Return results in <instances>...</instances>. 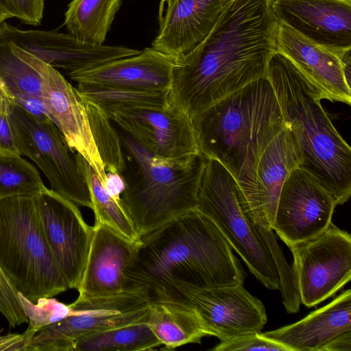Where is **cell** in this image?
<instances>
[{
	"label": "cell",
	"mask_w": 351,
	"mask_h": 351,
	"mask_svg": "<svg viewBox=\"0 0 351 351\" xmlns=\"http://www.w3.org/2000/svg\"><path fill=\"white\" fill-rule=\"evenodd\" d=\"M196 210L215 223L265 287L279 290L275 261L246 212L245 197L231 173L213 158H207L199 185Z\"/></svg>",
	"instance_id": "cell-7"
},
{
	"label": "cell",
	"mask_w": 351,
	"mask_h": 351,
	"mask_svg": "<svg viewBox=\"0 0 351 351\" xmlns=\"http://www.w3.org/2000/svg\"><path fill=\"white\" fill-rule=\"evenodd\" d=\"M199 152L223 165L244 193L257 160L286 125L267 77L255 80L191 119Z\"/></svg>",
	"instance_id": "cell-4"
},
{
	"label": "cell",
	"mask_w": 351,
	"mask_h": 351,
	"mask_svg": "<svg viewBox=\"0 0 351 351\" xmlns=\"http://www.w3.org/2000/svg\"><path fill=\"white\" fill-rule=\"evenodd\" d=\"M160 346L147 322H141L82 336L72 351H143Z\"/></svg>",
	"instance_id": "cell-27"
},
{
	"label": "cell",
	"mask_w": 351,
	"mask_h": 351,
	"mask_svg": "<svg viewBox=\"0 0 351 351\" xmlns=\"http://www.w3.org/2000/svg\"><path fill=\"white\" fill-rule=\"evenodd\" d=\"M0 152H9L19 154L10 114L1 112Z\"/></svg>",
	"instance_id": "cell-37"
},
{
	"label": "cell",
	"mask_w": 351,
	"mask_h": 351,
	"mask_svg": "<svg viewBox=\"0 0 351 351\" xmlns=\"http://www.w3.org/2000/svg\"><path fill=\"white\" fill-rule=\"evenodd\" d=\"M272 9L278 22L340 58L351 49V0H272Z\"/></svg>",
	"instance_id": "cell-16"
},
{
	"label": "cell",
	"mask_w": 351,
	"mask_h": 351,
	"mask_svg": "<svg viewBox=\"0 0 351 351\" xmlns=\"http://www.w3.org/2000/svg\"><path fill=\"white\" fill-rule=\"evenodd\" d=\"M152 298L143 289H126L112 296L75 300L69 314L38 332L26 351H72L79 337L136 322H147Z\"/></svg>",
	"instance_id": "cell-8"
},
{
	"label": "cell",
	"mask_w": 351,
	"mask_h": 351,
	"mask_svg": "<svg viewBox=\"0 0 351 351\" xmlns=\"http://www.w3.org/2000/svg\"><path fill=\"white\" fill-rule=\"evenodd\" d=\"M121 0H72L65 12L69 34L92 44L104 45Z\"/></svg>",
	"instance_id": "cell-25"
},
{
	"label": "cell",
	"mask_w": 351,
	"mask_h": 351,
	"mask_svg": "<svg viewBox=\"0 0 351 351\" xmlns=\"http://www.w3.org/2000/svg\"><path fill=\"white\" fill-rule=\"evenodd\" d=\"M174 64L172 58L147 47L137 55L68 75L77 83L169 92Z\"/></svg>",
	"instance_id": "cell-22"
},
{
	"label": "cell",
	"mask_w": 351,
	"mask_h": 351,
	"mask_svg": "<svg viewBox=\"0 0 351 351\" xmlns=\"http://www.w3.org/2000/svg\"><path fill=\"white\" fill-rule=\"evenodd\" d=\"M44 186L37 169L22 156L0 152V199L35 197Z\"/></svg>",
	"instance_id": "cell-30"
},
{
	"label": "cell",
	"mask_w": 351,
	"mask_h": 351,
	"mask_svg": "<svg viewBox=\"0 0 351 351\" xmlns=\"http://www.w3.org/2000/svg\"><path fill=\"white\" fill-rule=\"evenodd\" d=\"M147 324L165 350L200 343L203 337L209 336L191 307L171 300L152 299Z\"/></svg>",
	"instance_id": "cell-24"
},
{
	"label": "cell",
	"mask_w": 351,
	"mask_h": 351,
	"mask_svg": "<svg viewBox=\"0 0 351 351\" xmlns=\"http://www.w3.org/2000/svg\"><path fill=\"white\" fill-rule=\"evenodd\" d=\"M80 93L105 112L117 108H163L169 103V91H147L77 83Z\"/></svg>",
	"instance_id": "cell-28"
},
{
	"label": "cell",
	"mask_w": 351,
	"mask_h": 351,
	"mask_svg": "<svg viewBox=\"0 0 351 351\" xmlns=\"http://www.w3.org/2000/svg\"><path fill=\"white\" fill-rule=\"evenodd\" d=\"M120 138L125 160L121 198L141 238L196 209L206 156L199 153L186 160L164 159L130 135Z\"/></svg>",
	"instance_id": "cell-5"
},
{
	"label": "cell",
	"mask_w": 351,
	"mask_h": 351,
	"mask_svg": "<svg viewBox=\"0 0 351 351\" xmlns=\"http://www.w3.org/2000/svg\"><path fill=\"white\" fill-rule=\"evenodd\" d=\"M278 23L272 0H228L204 40L175 61L169 101L192 119L266 77Z\"/></svg>",
	"instance_id": "cell-1"
},
{
	"label": "cell",
	"mask_w": 351,
	"mask_h": 351,
	"mask_svg": "<svg viewBox=\"0 0 351 351\" xmlns=\"http://www.w3.org/2000/svg\"><path fill=\"white\" fill-rule=\"evenodd\" d=\"M291 135L298 167L309 173L337 205L351 195V148L324 110L319 90L284 53L276 51L267 71Z\"/></svg>",
	"instance_id": "cell-3"
},
{
	"label": "cell",
	"mask_w": 351,
	"mask_h": 351,
	"mask_svg": "<svg viewBox=\"0 0 351 351\" xmlns=\"http://www.w3.org/2000/svg\"><path fill=\"white\" fill-rule=\"evenodd\" d=\"M336 206L331 195L297 167L282 186L273 230L288 247L308 240L327 229Z\"/></svg>",
	"instance_id": "cell-14"
},
{
	"label": "cell",
	"mask_w": 351,
	"mask_h": 351,
	"mask_svg": "<svg viewBox=\"0 0 351 351\" xmlns=\"http://www.w3.org/2000/svg\"><path fill=\"white\" fill-rule=\"evenodd\" d=\"M41 95L51 119L70 147L81 154L105 182V167L95 143L82 94L48 64Z\"/></svg>",
	"instance_id": "cell-19"
},
{
	"label": "cell",
	"mask_w": 351,
	"mask_h": 351,
	"mask_svg": "<svg viewBox=\"0 0 351 351\" xmlns=\"http://www.w3.org/2000/svg\"><path fill=\"white\" fill-rule=\"evenodd\" d=\"M166 0H162L161 1V3H160V8L162 6L164 2Z\"/></svg>",
	"instance_id": "cell-43"
},
{
	"label": "cell",
	"mask_w": 351,
	"mask_h": 351,
	"mask_svg": "<svg viewBox=\"0 0 351 351\" xmlns=\"http://www.w3.org/2000/svg\"><path fill=\"white\" fill-rule=\"evenodd\" d=\"M276 51L302 71L320 93L322 99L350 105L351 87L345 79L340 57L278 22Z\"/></svg>",
	"instance_id": "cell-21"
},
{
	"label": "cell",
	"mask_w": 351,
	"mask_h": 351,
	"mask_svg": "<svg viewBox=\"0 0 351 351\" xmlns=\"http://www.w3.org/2000/svg\"><path fill=\"white\" fill-rule=\"evenodd\" d=\"M104 186L110 195L117 199H121V195L125 189V180L121 174L106 171Z\"/></svg>",
	"instance_id": "cell-38"
},
{
	"label": "cell",
	"mask_w": 351,
	"mask_h": 351,
	"mask_svg": "<svg viewBox=\"0 0 351 351\" xmlns=\"http://www.w3.org/2000/svg\"><path fill=\"white\" fill-rule=\"evenodd\" d=\"M106 113L156 156L178 160L200 153L191 119L169 99L163 108L121 107Z\"/></svg>",
	"instance_id": "cell-13"
},
{
	"label": "cell",
	"mask_w": 351,
	"mask_h": 351,
	"mask_svg": "<svg viewBox=\"0 0 351 351\" xmlns=\"http://www.w3.org/2000/svg\"><path fill=\"white\" fill-rule=\"evenodd\" d=\"M138 245L95 222L76 300L108 297L125 291V272Z\"/></svg>",
	"instance_id": "cell-17"
},
{
	"label": "cell",
	"mask_w": 351,
	"mask_h": 351,
	"mask_svg": "<svg viewBox=\"0 0 351 351\" xmlns=\"http://www.w3.org/2000/svg\"><path fill=\"white\" fill-rule=\"evenodd\" d=\"M45 237L69 289H78L92 240L93 226L77 205L45 186L35 196Z\"/></svg>",
	"instance_id": "cell-12"
},
{
	"label": "cell",
	"mask_w": 351,
	"mask_h": 351,
	"mask_svg": "<svg viewBox=\"0 0 351 351\" xmlns=\"http://www.w3.org/2000/svg\"><path fill=\"white\" fill-rule=\"evenodd\" d=\"M12 17V14L8 9L5 3L0 0V25L7 19Z\"/></svg>",
	"instance_id": "cell-42"
},
{
	"label": "cell",
	"mask_w": 351,
	"mask_h": 351,
	"mask_svg": "<svg viewBox=\"0 0 351 351\" xmlns=\"http://www.w3.org/2000/svg\"><path fill=\"white\" fill-rule=\"evenodd\" d=\"M151 298L189 306L198 315L209 336L221 341L260 332L267 322L263 304L243 285L201 289L173 283L156 291Z\"/></svg>",
	"instance_id": "cell-10"
},
{
	"label": "cell",
	"mask_w": 351,
	"mask_h": 351,
	"mask_svg": "<svg viewBox=\"0 0 351 351\" xmlns=\"http://www.w3.org/2000/svg\"><path fill=\"white\" fill-rule=\"evenodd\" d=\"M289 248L300 302L308 308L333 296L350 280L351 236L332 223Z\"/></svg>",
	"instance_id": "cell-11"
},
{
	"label": "cell",
	"mask_w": 351,
	"mask_h": 351,
	"mask_svg": "<svg viewBox=\"0 0 351 351\" xmlns=\"http://www.w3.org/2000/svg\"><path fill=\"white\" fill-rule=\"evenodd\" d=\"M298 165L293 141L286 125L263 149L256 162L253 181L243 193L247 204L246 212L256 226L273 230L282 186Z\"/></svg>",
	"instance_id": "cell-18"
},
{
	"label": "cell",
	"mask_w": 351,
	"mask_h": 351,
	"mask_svg": "<svg viewBox=\"0 0 351 351\" xmlns=\"http://www.w3.org/2000/svg\"><path fill=\"white\" fill-rule=\"evenodd\" d=\"M18 293L17 289L0 267V313L12 327L28 322Z\"/></svg>",
	"instance_id": "cell-32"
},
{
	"label": "cell",
	"mask_w": 351,
	"mask_h": 351,
	"mask_svg": "<svg viewBox=\"0 0 351 351\" xmlns=\"http://www.w3.org/2000/svg\"><path fill=\"white\" fill-rule=\"evenodd\" d=\"M0 34L67 74L84 71L107 62L137 55L141 51L123 46L92 45L70 34L56 31L21 30L7 23Z\"/></svg>",
	"instance_id": "cell-15"
},
{
	"label": "cell",
	"mask_w": 351,
	"mask_h": 351,
	"mask_svg": "<svg viewBox=\"0 0 351 351\" xmlns=\"http://www.w3.org/2000/svg\"><path fill=\"white\" fill-rule=\"evenodd\" d=\"M0 267L33 302L69 289L47 243L35 197L0 199Z\"/></svg>",
	"instance_id": "cell-6"
},
{
	"label": "cell",
	"mask_w": 351,
	"mask_h": 351,
	"mask_svg": "<svg viewBox=\"0 0 351 351\" xmlns=\"http://www.w3.org/2000/svg\"><path fill=\"white\" fill-rule=\"evenodd\" d=\"M215 223L193 210L141 238L128 267L125 289L150 296L170 284L207 289L243 285L245 273Z\"/></svg>",
	"instance_id": "cell-2"
},
{
	"label": "cell",
	"mask_w": 351,
	"mask_h": 351,
	"mask_svg": "<svg viewBox=\"0 0 351 351\" xmlns=\"http://www.w3.org/2000/svg\"><path fill=\"white\" fill-rule=\"evenodd\" d=\"M10 117L19 154L38 167L52 191L77 206L92 209L89 188L80 169L77 152L54 122L37 121L16 105Z\"/></svg>",
	"instance_id": "cell-9"
},
{
	"label": "cell",
	"mask_w": 351,
	"mask_h": 351,
	"mask_svg": "<svg viewBox=\"0 0 351 351\" xmlns=\"http://www.w3.org/2000/svg\"><path fill=\"white\" fill-rule=\"evenodd\" d=\"M213 351L274 350L290 351L274 340L262 335L260 332L246 333L226 341H220L211 349Z\"/></svg>",
	"instance_id": "cell-33"
},
{
	"label": "cell",
	"mask_w": 351,
	"mask_h": 351,
	"mask_svg": "<svg viewBox=\"0 0 351 351\" xmlns=\"http://www.w3.org/2000/svg\"><path fill=\"white\" fill-rule=\"evenodd\" d=\"M351 49L346 51L341 56L342 69L345 79L348 84L350 86V74H351Z\"/></svg>",
	"instance_id": "cell-41"
},
{
	"label": "cell",
	"mask_w": 351,
	"mask_h": 351,
	"mask_svg": "<svg viewBox=\"0 0 351 351\" xmlns=\"http://www.w3.org/2000/svg\"><path fill=\"white\" fill-rule=\"evenodd\" d=\"M351 330L343 332L323 346L319 351H350Z\"/></svg>",
	"instance_id": "cell-39"
},
{
	"label": "cell",
	"mask_w": 351,
	"mask_h": 351,
	"mask_svg": "<svg viewBox=\"0 0 351 351\" xmlns=\"http://www.w3.org/2000/svg\"><path fill=\"white\" fill-rule=\"evenodd\" d=\"M228 1L166 0L167 10L159 17L152 47L175 61L182 58L207 36Z\"/></svg>",
	"instance_id": "cell-20"
},
{
	"label": "cell",
	"mask_w": 351,
	"mask_h": 351,
	"mask_svg": "<svg viewBox=\"0 0 351 351\" xmlns=\"http://www.w3.org/2000/svg\"><path fill=\"white\" fill-rule=\"evenodd\" d=\"M18 296L28 319L27 328L36 334L42 328L62 320L71 311L69 304L59 302L53 297L40 298L33 302L20 292Z\"/></svg>",
	"instance_id": "cell-31"
},
{
	"label": "cell",
	"mask_w": 351,
	"mask_h": 351,
	"mask_svg": "<svg viewBox=\"0 0 351 351\" xmlns=\"http://www.w3.org/2000/svg\"><path fill=\"white\" fill-rule=\"evenodd\" d=\"M12 16L23 23L38 26L43 16L45 0H2Z\"/></svg>",
	"instance_id": "cell-34"
},
{
	"label": "cell",
	"mask_w": 351,
	"mask_h": 351,
	"mask_svg": "<svg viewBox=\"0 0 351 351\" xmlns=\"http://www.w3.org/2000/svg\"><path fill=\"white\" fill-rule=\"evenodd\" d=\"M35 334L27 328L22 334L0 335V351H26Z\"/></svg>",
	"instance_id": "cell-36"
},
{
	"label": "cell",
	"mask_w": 351,
	"mask_h": 351,
	"mask_svg": "<svg viewBox=\"0 0 351 351\" xmlns=\"http://www.w3.org/2000/svg\"><path fill=\"white\" fill-rule=\"evenodd\" d=\"M11 97L14 105L19 106L36 121L42 123L53 121L41 96L14 94Z\"/></svg>",
	"instance_id": "cell-35"
},
{
	"label": "cell",
	"mask_w": 351,
	"mask_h": 351,
	"mask_svg": "<svg viewBox=\"0 0 351 351\" xmlns=\"http://www.w3.org/2000/svg\"><path fill=\"white\" fill-rule=\"evenodd\" d=\"M77 160L89 188L95 222L109 227L134 243L140 244L141 237L122 200L117 199L109 194L94 168L77 152Z\"/></svg>",
	"instance_id": "cell-26"
},
{
	"label": "cell",
	"mask_w": 351,
	"mask_h": 351,
	"mask_svg": "<svg viewBox=\"0 0 351 351\" xmlns=\"http://www.w3.org/2000/svg\"><path fill=\"white\" fill-rule=\"evenodd\" d=\"M14 105L11 95L0 76V112L10 114Z\"/></svg>",
	"instance_id": "cell-40"
},
{
	"label": "cell",
	"mask_w": 351,
	"mask_h": 351,
	"mask_svg": "<svg viewBox=\"0 0 351 351\" xmlns=\"http://www.w3.org/2000/svg\"><path fill=\"white\" fill-rule=\"evenodd\" d=\"M351 291L348 289L302 319L262 335L290 351H319L335 337L351 330Z\"/></svg>",
	"instance_id": "cell-23"
},
{
	"label": "cell",
	"mask_w": 351,
	"mask_h": 351,
	"mask_svg": "<svg viewBox=\"0 0 351 351\" xmlns=\"http://www.w3.org/2000/svg\"><path fill=\"white\" fill-rule=\"evenodd\" d=\"M82 97L91 133L106 172L122 175L125 160L120 135L113 128L106 112L92 100Z\"/></svg>",
	"instance_id": "cell-29"
}]
</instances>
